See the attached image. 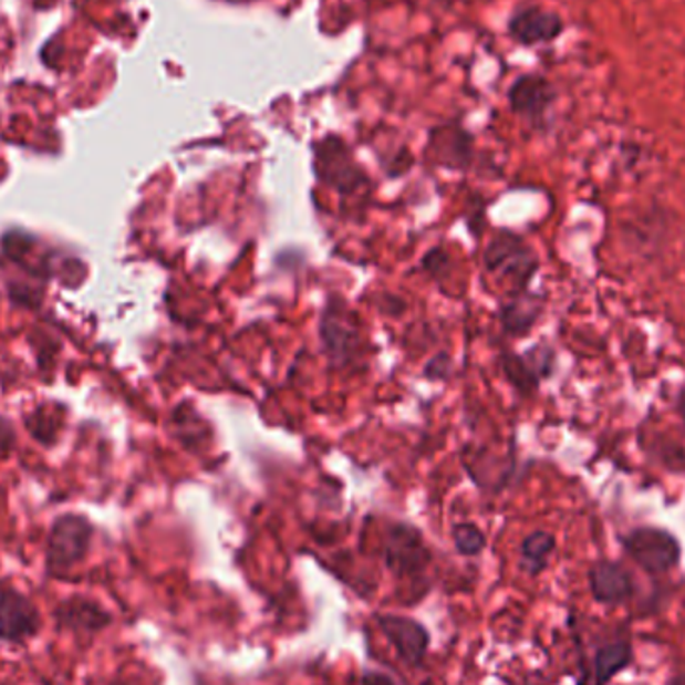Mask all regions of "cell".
Instances as JSON below:
<instances>
[{
  "label": "cell",
  "mask_w": 685,
  "mask_h": 685,
  "mask_svg": "<svg viewBox=\"0 0 685 685\" xmlns=\"http://www.w3.org/2000/svg\"><path fill=\"white\" fill-rule=\"evenodd\" d=\"M95 523L83 513L56 517L44 541V573L49 580H64L85 563L93 541Z\"/></svg>",
  "instance_id": "obj_1"
},
{
  "label": "cell",
  "mask_w": 685,
  "mask_h": 685,
  "mask_svg": "<svg viewBox=\"0 0 685 685\" xmlns=\"http://www.w3.org/2000/svg\"><path fill=\"white\" fill-rule=\"evenodd\" d=\"M115 622V615L106 610L103 601L86 593H73L53 608L54 630L71 635L79 643H93L101 633Z\"/></svg>",
  "instance_id": "obj_2"
},
{
  "label": "cell",
  "mask_w": 685,
  "mask_h": 685,
  "mask_svg": "<svg viewBox=\"0 0 685 685\" xmlns=\"http://www.w3.org/2000/svg\"><path fill=\"white\" fill-rule=\"evenodd\" d=\"M383 561L395 580H419L432 565L433 556L419 529L393 523L385 536Z\"/></svg>",
  "instance_id": "obj_3"
},
{
  "label": "cell",
  "mask_w": 685,
  "mask_h": 685,
  "mask_svg": "<svg viewBox=\"0 0 685 685\" xmlns=\"http://www.w3.org/2000/svg\"><path fill=\"white\" fill-rule=\"evenodd\" d=\"M44 630V617L37 601L12 585H0V643L24 647Z\"/></svg>",
  "instance_id": "obj_4"
},
{
  "label": "cell",
  "mask_w": 685,
  "mask_h": 685,
  "mask_svg": "<svg viewBox=\"0 0 685 685\" xmlns=\"http://www.w3.org/2000/svg\"><path fill=\"white\" fill-rule=\"evenodd\" d=\"M484 261L489 273L513 281L519 291L528 289L531 277L539 269L536 251L523 241V237L511 231L497 232L487 247Z\"/></svg>",
  "instance_id": "obj_5"
},
{
  "label": "cell",
  "mask_w": 685,
  "mask_h": 685,
  "mask_svg": "<svg viewBox=\"0 0 685 685\" xmlns=\"http://www.w3.org/2000/svg\"><path fill=\"white\" fill-rule=\"evenodd\" d=\"M622 543L625 553L650 575H662L674 570L682 559V546L667 529L650 526L632 529L623 536Z\"/></svg>",
  "instance_id": "obj_6"
},
{
  "label": "cell",
  "mask_w": 685,
  "mask_h": 685,
  "mask_svg": "<svg viewBox=\"0 0 685 685\" xmlns=\"http://www.w3.org/2000/svg\"><path fill=\"white\" fill-rule=\"evenodd\" d=\"M321 345L333 370L345 367L357 355L359 325L355 313L345 305V301L331 297L319 323Z\"/></svg>",
  "instance_id": "obj_7"
},
{
  "label": "cell",
  "mask_w": 685,
  "mask_h": 685,
  "mask_svg": "<svg viewBox=\"0 0 685 685\" xmlns=\"http://www.w3.org/2000/svg\"><path fill=\"white\" fill-rule=\"evenodd\" d=\"M375 622L387 642L395 647L401 662L412 670H419L432 645L429 630L422 622L397 613H377Z\"/></svg>",
  "instance_id": "obj_8"
},
{
  "label": "cell",
  "mask_w": 685,
  "mask_h": 685,
  "mask_svg": "<svg viewBox=\"0 0 685 685\" xmlns=\"http://www.w3.org/2000/svg\"><path fill=\"white\" fill-rule=\"evenodd\" d=\"M563 31H565V21L561 19V14L538 7V4L517 9L507 24L509 37L521 46L553 43L563 34Z\"/></svg>",
  "instance_id": "obj_9"
},
{
  "label": "cell",
  "mask_w": 685,
  "mask_h": 685,
  "mask_svg": "<svg viewBox=\"0 0 685 685\" xmlns=\"http://www.w3.org/2000/svg\"><path fill=\"white\" fill-rule=\"evenodd\" d=\"M509 106L516 115L523 116L533 125L543 123L549 108L558 101V91L548 76L538 73L521 74L513 85L509 86Z\"/></svg>",
  "instance_id": "obj_10"
},
{
  "label": "cell",
  "mask_w": 685,
  "mask_h": 685,
  "mask_svg": "<svg viewBox=\"0 0 685 685\" xmlns=\"http://www.w3.org/2000/svg\"><path fill=\"white\" fill-rule=\"evenodd\" d=\"M315 170L319 179L328 180L341 193H353L361 185L363 175L353 165L345 145L335 137L321 141L315 147Z\"/></svg>",
  "instance_id": "obj_11"
},
{
  "label": "cell",
  "mask_w": 685,
  "mask_h": 685,
  "mask_svg": "<svg viewBox=\"0 0 685 685\" xmlns=\"http://www.w3.org/2000/svg\"><path fill=\"white\" fill-rule=\"evenodd\" d=\"M590 590L593 600L603 605H620L632 600V573L623 568L622 563L612 559H601L593 563L590 570Z\"/></svg>",
  "instance_id": "obj_12"
},
{
  "label": "cell",
  "mask_w": 685,
  "mask_h": 685,
  "mask_svg": "<svg viewBox=\"0 0 685 685\" xmlns=\"http://www.w3.org/2000/svg\"><path fill=\"white\" fill-rule=\"evenodd\" d=\"M543 311V299L521 291L509 303L501 307V325L509 335H526L536 325Z\"/></svg>",
  "instance_id": "obj_13"
},
{
  "label": "cell",
  "mask_w": 685,
  "mask_h": 685,
  "mask_svg": "<svg viewBox=\"0 0 685 685\" xmlns=\"http://www.w3.org/2000/svg\"><path fill=\"white\" fill-rule=\"evenodd\" d=\"M633 650L630 642L605 643L598 650L593 665H595V684L605 685L612 682L615 675L623 672L627 665L632 664Z\"/></svg>",
  "instance_id": "obj_14"
},
{
  "label": "cell",
  "mask_w": 685,
  "mask_h": 685,
  "mask_svg": "<svg viewBox=\"0 0 685 685\" xmlns=\"http://www.w3.org/2000/svg\"><path fill=\"white\" fill-rule=\"evenodd\" d=\"M553 549H556V538L549 531L529 533L519 548L521 570L528 571L529 575H539L548 568Z\"/></svg>",
  "instance_id": "obj_15"
},
{
  "label": "cell",
  "mask_w": 685,
  "mask_h": 685,
  "mask_svg": "<svg viewBox=\"0 0 685 685\" xmlns=\"http://www.w3.org/2000/svg\"><path fill=\"white\" fill-rule=\"evenodd\" d=\"M504 371H506L507 380L513 383L516 390L521 393H531V391L538 390L541 375L536 370L533 361L526 355H506L504 357Z\"/></svg>",
  "instance_id": "obj_16"
},
{
  "label": "cell",
  "mask_w": 685,
  "mask_h": 685,
  "mask_svg": "<svg viewBox=\"0 0 685 685\" xmlns=\"http://www.w3.org/2000/svg\"><path fill=\"white\" fill-rule=\"evenodd\" d=\"M454 546L459 556L464 558H475L479 556L487 546L486 533L477 528L475 523H455L452 529Z\"/></svg>",
  "instance_id": "obj_17"
},
{
  "label": "cell",
  "mask_w": 685,
  "mask_h": 685,
  "mask_svg": "<svg viewBox=\"0 0 685 685\" xmlns=\"http://www.w3.org/2000/svg\"><path fill=\"white\" fill-rule=\"evenodd\" d=\"M452 373V359L447 353H439V355H435V357L425 365V371H423V375L427 377V380H447V375Z\"/></svg>",
  "instance_id": "obj_18"
},
{
  "label": "cell",
  "mask_w": 685,
  "mask_h": 685,
  "mask_svg": "<svg viewBox=\"0 0 685 685\" xmlns=\"http://www.w3.org/2000/svg\"><path fill=\"white\" fill-rule=\"evenodd\" d=\"M447 264H449V255L445 253L443 249H433L423 257V269L433 277L442 273Z\"/></svg>",
  "instance_id": "obj_19"
},
{
  "label": "cell",
  "mask_w": 685,
  "mask_h": 685,
  "mask_svg": "<svg viewBox=\"0 0 685 685\" xmlns=\"http://www.w3.org/2000/svg\"><path fill=\"white\" fill-rule=\"evenodd\" d=\"M359 685H397L393 679H391L390 675L383 674V672H363L361 674V679H359Z\"/></svg>",
  "instance_id": "obj_20"
},
{
  "label": "cell",
  "mask_w": 685,
  "mask_h": 685,
  "mask_svg": "<svg viewBox=\"0 0 685 685\" xmlns=\"http://www.w3.org/2000/svg\"><path fill=\"white\" fill-rule=\"evenodd\" d=\"M677 413H679V417H682V423H684L685 427V391H682V395H679V399H677Z\"/></svg>",
  "instance_id": "obj_21"
},
{
  "label": "cell",
  "mask_w": 685,
  "mask_h": 685,
  "mask_svg": "<svg viewBox=\"0 0 685 685\" xmlns=\"http://www.w3.org/2000/svg\"><path fill=\"white\" fill-rule=\"evenodd\" d=\"M106 685H133V684L128 682L127 677H123V675H116V677H113V679H111V682H108V684Z\"/></svg>",
  "instance_id": "obj_22"
},
{
  "label": "cell",
  "mask_w": 685,
  "mask_h": 685,
  "mask_svg": "<svg viewBox=\"0 0 685 685\" xmlns=\"http://www.w3.org/2000/svg\"><path fill=\"white\" fill-rule=\"evenodd\" d=\"M670 685H685V675H677L672 679V684Z\"/></svg>",
  "instance_id": "obj_23"
},
{
  "label": "cell",
  "mask_w": 685,
  "mask_h": 685,
  "mask_svg": "<svg viewBox=\"0 0 685 685\" xmlns=\"http://www.w3.org/2000/svg\"><path fill=\"white\" fill-rule=\"evenodd\" d=\"M43 685H53V684H51V682H44Z\"/></svg>",
  "instance_id": "obj_24"
}]
</instances>
